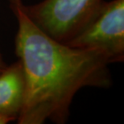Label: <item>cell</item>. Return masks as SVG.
Segmentation results:
<instances>
[{"label": "cell", "mask_w": 124, "mask_h": 124, "mask_svg": "<svg viewBox=\"0 0 124 124\" xmlns=\"http://www.w3.org/2000/svg\"><path fill=\"white\" fill-rule=\"evenodd\" d=\"M11 4L18 22L16 53L25 78L24 102L17 123H64L74 96L86 86L107 87L111 62L99 52L74 48L51 38L21 7Z\"/></svg>", "instance_id": "6da1fadb"}, {"label": "cell", "mask_w": 124, "mask_h": 124, "mask_svg": "<svg viewBox=\"0 0 124 124\" xmlns=\"http://www.w3.org/2000/svg\"><path fill=\"white\" fill-rule=\"evenodd\" d=\"M103 0H44L31 6L21 3L36 27L62 43L73 39L93 18Z\"/></svg>", "instance_id": "7a4b0ae2"}, {"label": "cell", "mask_w": 124, "mask_h": 124, "mask_svg": "<svg viewBox=\"0 0 124 124\" xmlns=\"http://www.w3.org/2000/svg\"><path fill=\"white\" fill-rule=\"evenodd\" d=\"M67 44L104 54L111 63L124 56V0L104 2L88 23Z\"/></svg>", "instance_id": "3957f363"}, {"label": "cell", "mask_w": 124, "mask_h": 124, "mask_svg": "<svg viewBox=\"0 0 124 124\" xmlns=\"http://www.w3.org/2000/svg\"><path fill=\"white\" fill-rule=\"evenodd\" d=\"M26 84L21 62L0 70V115L16 121L23 108Z\"/></svg>", "instance_id": "277c9868"}, {"label": "cell", "mask_w": 124, "mask_h": 124, "mask_svg": "<svg viewBox=\"0 0 124 124\" xmlns=\"http://www.w3.org/2000/svg\"><path fill=\"white\" fill-rule=\"evenodd\" d=\"M10 122H12V120L11 119V118L0 115V124H7Z\"/></svg>", "instance_id": "5b68a950"}, {"label": "cell", "mask_w": 124, "mask_h": 124, "mask_svg": "<svg viewBox=\"0 0 124 124\" xmlns=\"http://www.w3.org/2000/svg\"><path fill=\"white\" fill-rule=\"evenodd\" d=\"M5 67V64L3 63V61H2V55H1V53H0V70Z\"/></svg>", "instance_id": "8992f818"}, {"label": "cell", "mask_w": 124, "mask_h": 124, "mask_svg": "<svg viewBox=\"0 0 124 124\" xmlns=\"http://www.w3.org/2000/svg\"><path fill=\"white\" fill-rule=\"evenodd\" d=\"M11 1V4H14V3H17L19 2H21V0H10Z\"/></svg>", "instance_id": "52a82bcc"}]
</instances>
